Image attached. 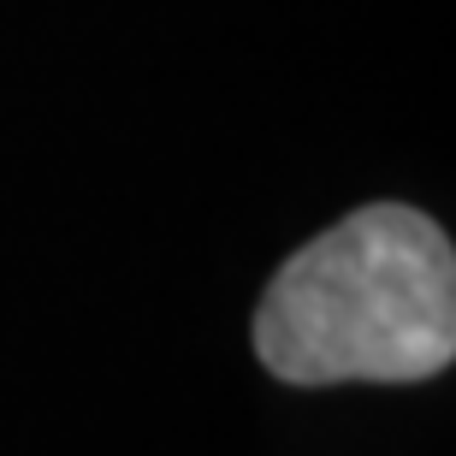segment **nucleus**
I'll return each mask as SVG.
<instances>
[{"label": "nucleus", "instance_id": "obj_1", "mask_svg": "<svg viewBox=\"0 0 456 456\" xmlns=\"http://www.w3.org/2000/svg\"><path fill=\"white\" fill-rule=\"evenodd\" d=\"M255 355L285 386L433 379L456 355V255L403 202L355 208L297 249L255 308Z\"/></svg>", "mask_w": 456, "mask_h": 456}]
</instances>
